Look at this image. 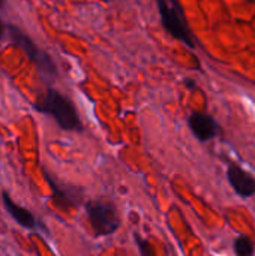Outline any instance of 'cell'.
Returning <instances> with one entry per match:
<instances>
[{"label": "cell", "instance_id": "cell-1", "mask_svg": "<svg viewBox=\"0 0 255 256\" xmlns=\"http://www.w3.org/2000/svg\"><path fill=\"white\" fill-rule=\"evenodd\" d=\"M35 110L38 112L51 116L56 123L68 132H81L83 124L75 105L62 93L48 88L35 102Z\"/></svg>", "mask_w": 255, "mask_h": 256}, {"label": "cell", "instance_id": "cell-2", "mask_svg": "<svg viewBox=\"0 0 255 256\" xmlns=\"http://www.w3.org/2000/svg\"><path fill=\"white\" fill-rule=\"evenodd\" d=\"M86 214L89 224L98 237H107L114 234L120 228V218L117 210L113 204L101 201V200H90L86 202Z\"/></svg>", "mask_w": 255, "mask_h": 256}, {"label": "cell", "instance_id": "cell-3", "mask_svg": "<svg viewBox=\"0 0 255 256\" xmlns=\"http://www.w3.org/2000/svg\"><path fill=\"white\" fill-rule=\"evenodd\" d=\"M156 3L165 30L189 48H194V39L179 3L176 0H156Z\"/></svg>", "mask_w": 255, "mask_h": 256}, {"label": "cell", "instance_id": "cell-4", "mask_svg": "<svg viewBox=\"0 0 255 256\" xmlns=\"http://www.w3.org/2000/svg\"><path fill=\"white\" fill-rule=\"evenodd\" d=\"M8 30H9V34H11V39L29 56V58L36 64V68L39 69V72L44 75V78L54 80L57 76V68L53 63L51 57H48L44 51H41L32 42V39L27 34H24L20 28H17L14 26H9Z\"/></svg>", "mask_w": 255, "mask_h": 256}, {"label": "cell", "instance_id": "cell-5", "mask_svg": "<svg viewBox=\"0 0 255 256\" xmlns=\"http://www.w3.org/2000/svg\"><path fill=\"white\" fill-rule=\"evenodd\" d=\"M44 177L51 189V201L60 210H69L81 204L83 201V190L75 186H65L57 183L48 172L44 170Z\"/></svg>", "mask_w": 255, "mask_h": 256}, {"label": "cell", "instance_id": "cell-6", "mask_svg": "<svg viewBox=\"0 0 255 256\" xmlns=\"http://www.w3.org/2000/svg\"><path fill=\"white\" fill-rule=\"evenodd\" d=\"M188 124L192 134L195 135V138L201 142L213 140L219 132V126L216 120L204 112H192L188 118Z\"/></svg>", "mask_w": 255, "mask_h": 256}, {"label": "cell", "instance_id": "cell-7", "mask_svg": "<svg viewBox=\"0 0 255 256\" xmlns=\"http://www.w3.org/2000/svg\"><path fill=\"white\" fill-rule=\"evenodd\" d=\"M227 178L234 192L242 198L255 195V178L237 164H230L227 168Z\"/></svg>", "mask_w": 255, "mask_h": 256}, {"label": "cell", "instance_id": "cell-8", "mask_svg": "<svg viewBox=\"0 0 255 256\" xmlns=\"http://www.w3.org/2000/svg\"><path fill=\"white\" fill-rule=\"evenodd\" d=\"M2 204L5 207V210L9 213V216L23 228L26 230H32V231H38L39 228V222L36 220V218L33 216V213L21 206H18L8 192H2Z\"/></svg>", "mask_w": 255, "mask_h": 256}, {"label": "cell", "instance_id": "cell-9", "mask_svg": "<svg viewBox=\"0 0 255 256\" xmlns=\"http://www.w3.org/2000/svg\"><path fill=\"white\" fill-rule=\"evenodd\" d=\"M254 250V243L249 237L239 236L234 240V254H236V256H252Z\"/></svg>", "mask_w": 255, "mask_h": 256}, {"label": "cell", "instance_id": "cell-10", "mask_svg": "<svg viewBox=\"0 0 255 256\" xmlns=\"http://www.w3.org/2000/svg\"><path fill=\"white\" fill-rule=\"evenodd\" d=\"M134 240H135V243H137L138 252L141 254V256H155V252H153L152 244H150L146 238H143L138 232L134 234Z\"/></svg>", "mask_w": 255, "mask_h": 256}, {"label": "cell", "instance_id": "cell-11", "mask_svg": "<svg viewBox=\"0 0 255 256\" xmlns=\"http://www.w3.org/2000/svg\"><path fill=\"white\" fill-rule=\"evenodd\" d=\"M2 33H3V26H2V22H0V38H2Z\"/></svg>", "mask_w": 255, "mask_h": 256}, {"label": "cell", "instance_id": "cell-12", "mask_svg": "<svg viewBox=\"0 0 255 256\" xmlns=\"http://www.w3.org/2000/svg\"><path fill=\"white\" fill-rule=\"evenodd\" d=\"M2 4H3V0H0V8H2Z\"/></svg>", "mask_w": 255, "mask_h": 256}]
</instances>
